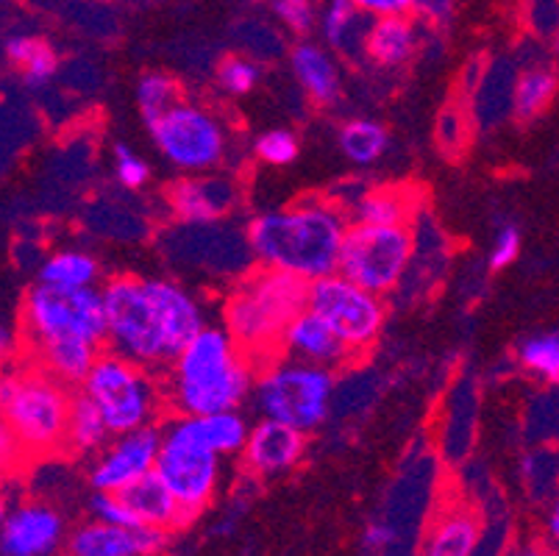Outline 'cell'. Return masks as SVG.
<instances>
[{
    "mask_svg": "<svg viewBox=\"0 0 559 556\" xmlns=\"http://www.w3.org/2000/svg\"><path fill=\"white\" fill-rule=\"evenodd\" d=\"M98 279H100L98 259H95L93 253L75 251V248L50 253L37 270L39 284H50V287H59V289L95 287Z\"/></svg>",
    "mask_w": 559,
    "mask_h": 556,
    "instance_id": "26",
    "label": "cell"
},
{
    "mask_svg": "<svg viewBox=\"0 0 559 556\" xmlns=\"http://www.w3.org/2000/svg\"><path fill=\"white\" fill-rule=\"evenodd\" d=\"M559 92V73L551 64H532V68L521 70L515 79V104H512V115L518 120L528 122L551 106Z\"/></svg>",
    "mask_w": 559,
    "mask_h": 556,
    "instance_id": "28",
    "label": "cell"
},
{
    "mask_svg": "<svg viewBox=\"0 0 559 556\" xmlns=\"http://www.w3.org/2000/svg\"><path fill=\"white\" fill-rule=\"evenodd\" d=\"M415 259V232L409 226L354 223L345 234L340 270L359 287L376 295L393 293Z\"/></svg>",
    "mask_w": 559,
    "mask_h": 556,
    "instance_id": "8",
    "label": "cell"
},
{
    "mask_svg": "<svg viewBox=\"0 0 559 556\" xmlns=\"http://www.w3.org/2000/svg\"><path fill=\"white\" fill-rule=\"evenodd\" d=\"M20 320L34 351L68 340H84L100 348L109 340L104 293L95 287L59 289L37 282L25 293Z\"/></svg>",
    "mask_w": 559,
    "mask_h": 556,
    "instance_id": "6",
    "label": "cell"
},
{
    "mask_svg": "<svg viewBox=\"0 0 559 556\" xmlns=\"http://www.w3.org/2000/svg\"><path fill=\"white\" fill-rule=\"evenodd\" d=\"M115 176L120 181V187L129 192L142 190L151 178V167L148 162L140 159L129 145L123 142H117L115 145Z\"/></svg>",
    "mask_w": 559,
    "mask_h": 556,
    "instance_id": "41",
    "label": "cell"
},
{
    "mask_svg": "<svg viewBox=\"0 0 559 556\" xmlns=\"http://www.w3.org/2000/svg\"><path fill=\"white\" fill-rule=\"evenodd\" d=\"M415 209H418V198L412 190H404V187H370L362 201L350 209V214H354V223L406 226Z\"/></svg>",
    "mask_w": 559,
    "mask_h": 556,
    "instance_id": "25",
    "label": "cell"
},
{
    "mask_svg": "<svg viewBox=\"0 0 559 556\" xmlns=\"http://www.w3.org/2000/svg\"><path fill=\"white\" fill-rule=\"evenodd\" d=\"M246 234L262 268L293 273L312 284L340 270L348 223L337 203L309 198L284 212L257 214Z\"/></svg>",
    "mask_w": 559,
    "mask_h": 556,
    "instance_id": "2",
    "label": "cell"
},
{
    "mask_svg": "<svg viewBox=\"0 0 559 556\" xmlns=\"http://www.w3.org/2000/svg\"><path fill=\"white\" fill-rule=\"evenodd\" d=\"M120 496L126 498L134 514L140 518L142 527H151V529H176V527H185L187 518H185V509L181 504L176 501V496L170 493L165 482L159 478V473L151 471L148 476L136 478L131 487H126Z\"/></svg>",
    "mask_w": 559,
    "mask_h": 556,
    "instance_id": "22",
    "label": "cell"
},
{
    "mask_svg": "<svg viewBox=\"0 0 559 556\" xmlns=\"http://www.w3.org/2000/svg\"><path fill=\"white\" fill-rule=\"evenodd\" d=\"M111 431L106 426L104 412L98 410L93 398L86 395L84 390H79L73 395V410H70V423H68V451L73 453H95L104 451V446L109 442Z\"/></svg>",
    "mask_w": 559,
    "mask_h": 556,
    "instance_id": "29",
    "label": "cell"
},
{
    "mask_svg": "<svg viewBox=\"0 0 559 556\" xmlns=\"http://www.w3.org/2000/svg\"><path fill=\"white\" fill-rule=\"evenodd\" d=\"M267 9L284 28L298 34V37L312 34L314 25L320 23L318 0H267Z\"/></svg>",
    "mask_w": 559,
    "mask_h": 556,
    "instance_id": "37",
    "label": "cell"
},
{
    "mask_svg": "<svg viewBox=\"0 0 559 556\" xmlns=\"http://www.w3.org/2000/svg\"><path fill=\"white\" fill-rule=\"evenodd\" d=\"M337 145L345 153V159L365 167L373 165V162H379L384 156V151L390 145V137L381 122L357 117V120H348L340 126Z\"/></svg>",
    "mask_w": 559,
    "mask_h": 556,
    "instance_id": "33",
    "label": "cell"
},
{
    "mask_svg": "<svg viewBox=\"0 0 559 556\" xmlns=\"http://www.w3.org/2000/svg\"><path fill=\"white\" fill-rule=\"evenodd\" d=\"M190 428L201 437L212 451L223 453H237L246 448L248 435H251V428L246 426L237 410L231 412H215V415H185Z\"/></svg>",
    "mask_w": 559,
    "mask_h": 556,
    "instance_id": "32",
    "label": "cell"
},
{
    "mask_svg": "<svg viewBox=\"0 0 559 556\" xmlns=\"http://www.w3.org/2000/svg\"><path fill=\"white\" fill-rule=\"evenodd\" d=\"M309 309L326 320L354 354L368 351L384 326V304L379 295L354 284L343 273L309 284Z\"/></svg>",
    "mask_w": 559,
    "mask_h": 556,
    "instance_id": "12",
    "label": "cell"
},
{
    "mask_svg": "<svg viewBox=\"0 0 559 556\" xmlns=\"http://www.w3.org/2000/svg\"><path fill=\"white\" fill-rule=\"evenodd\" d=\"M395 529L390 523H368L362 532V545L368 551H388L395 543Z\"/></svg>",
    "mask_w": 559,
    "mask_h": 556,
    "instance_id": "45",
    "label": "cell"
},
{
    "mask_svg": "<svg viewBox=\"0 0 559 556\" xmlns=\"http://www.w3.org/2000/svg\"><path fill=\"white\" fill-rule=\"evenodd\" d=\"M181 232H170V259H187L217 273H242L251 264L253 251L246 232L215 226V223H181Z\"/></svg>",
    "mask_w": 559,
    "mask_h": 556,
    "instance_id": "13",
    "label": "cell"
},
{
    "mask_svg": "<svg viewBox=\"0 0 559 556\" xmlns=\"http://www.w3.org/2000/svg\"><path fill=\"white\" fill-rule=\"evenodd\" d=\"M289 68L314 104L326 106L340 98V68L326 48L304 39L289 50Z\"/></svg>",
    "mask_w": 559,
    "mask_h": 556,
    "instance_id": "23",
    "label": "cell"
},
{
    "mask_svg": "<svg viewBox=\"0 0 559 556\" xmlns=\"http://www.w3.org/2000/svg\"><path fill=\"white\" fill-rule=\"evenodd\" d=\"M518 556H551V554H548V551H543V548H523Z\"/></svg>",
    "mask_w": 559,
    "mask_h": 556,
    "instance_id": "47",
    "label": "cell"
},
{
    "mask_svg": "<svg viewBox=\"0 0 559 556\" xmlns=\"http://www.w3.org/2000/svg\"><path fill=\"white\" fill-rule=\"evenodd\" d=\"M3 437L17 446V457H43L68 448V423L73 410L70 385L43 365L9 374L0 390Z\"/></svg>",
    "mask_w": 559,
    "mask_h": 556,
    "instance_id": "4",
    "label": "cell"
},
{
    "mask_svg": "<svg viewBox=\"0 0 559 556\" xmlns=\"http://www.w3.org/2000/svg\"><path fill=\"white\" fill-rule=\"evenodd\" d=\"M518 362L546 385H559V331L526 336L518 345Z\"/></svg>",
    "mask_w": 559,
    "mask_h": 556,
    "instance_id": "35",
    "label": "cell"
},
{
    "mask_svg": "<svg viewBox=\"0 0 559 556\" xmlns=\"http://www.w3.org/2000/svg\"><path fill=\"white\" fill-rule=\"evenodd\" d=\"M64 540V520L45 504H20L3 518V554L53 556Z\"/></svg>",
    "mask_w": 559,
    "mask_h": 556,
    "instance_id": "16",
    "label": "cell"
},
{
    "mask_svg": "<svg viewBox=\"0 0 559 556\" xmlns=\"http://www.w3.org/2000/svg\"><path fill=\"white\" fill-rule=\"evenodd\" d=\"M518 253H521V234H518L515 226H504L501 232H498L496 245H492L490 268L492 270L510 268V264L518 259Z\"/></svg>",
    "mask_w": 559,
    "mask_h": 556,
    "instance_id": "42",
    "label": "cell"
},
{
    "mask_svg": "<svg viewBox=\"0 0 559 556\" xmlns=\"http://www.w3.org/2000/svg\"><path fill=\"white\" fill-rule=\"evenodd\" d=\"M257 406L264 417L301 428L304 435L323 426L332 410L334 374L329 367L301 359L273 362L259 374Z\"/></svg>",
    "mask_w": 559,
    "mask_h": 556,
    "instance_id": "7",
    "label": "cell"
},
{
    "mask_svg": "<svg viewBox=\"0 0 559 556\" xmlns=\"http://www.w3.org/2000/svg\"><path fill=\"white\" fill-rule=\"evenodd\" d=\"M418 54V28L409 14L376 17L368 37V61L381 70H399Z\"/></svg>",
    "mask_w": 559,
    "mask_h": 556,
    "instance_id": "24",
    "label": "cell"
},
{
    "mask_svg": "<svg viewBox=\"0 0 559 556\" xmlns=\"http://www.w3.org/2000/svg\"><path fill=\"white\" fill-rule=\"evenodd\" d=\"M546 532H548V540H551V548L559 551V498H557V501H554L551 512H548Z\"/></svg>",
    "mask_w": 559,
    "mask_h": 556,
    "instance_id": "46",
    "label": "cell"
},
{
    "mask_svg": "<svg viewBox=\"0 0 559 556\" xmlns=\"http://www.w3.org/2000/svg\"><path fill=\"white\" fill-rule=\"evenodd\" d=\"M481 523L471 509L445 507L420 543L418 556H476Z\"/></svg>",
    "mask_w": 559,
    "mask_h": 556,
    "instance_id": "21",
    "label": "cell"
},
{
    "mask_svg": "<svg viewBox=\"0 0 559 556\" xmlns=\"http://www.w3.org/2000/svg\"><path fill=\"white\" fill-rule=\"evenodd\" d=\"M456 0H418L415 3V12L420 14V20H426L429 25L440 28V25L449 23L454 17Z\"/></svg>",
    "mask_w": 559,
    "mask_h": 556,
    "instance_id": "43",
    "label": "cell"
},
{
    "mask_svg": "<svg viewBox=\"0 0 559 556\" xmlns=\"http://www.w3.org/2000/svg\"><path fill=\"white\" fill-rule=\"evenodd\" d=\"M309 306V282L293 273L262 268L242 279L228 295L226 331L248 359H262L264 351L282 348L284 331Z\"/></svg>",
    "mask_w": 559,
    "mask_h": 556,
    "instance_id": "5",
    "label": "cell"
},
{
    "mask_svg": "<svg viewBox=\"0 0 559 556\" xmlns=\"http://www.w3.org/2000/svg\"><path fill=\"white\" fill-rule=\"evenodd\" d=\"M181 100H185L181 98V84L170 73H162V70L142 73L140 84H136V106H140L145 126H154L159 117L176 109Z\"/></svg>",
    "mask_w": 559,
    "mask_h": 556,
    "instance_id": "34",
    "label": "cell"
},
{
    "mask_svg": "<svg viewBox=\"0 0 559 556\" xmlns=\"http://www.w3.org/2000/svg\"><path fill=\"white\" fill-rule=\"evenodd\" d=\"M162 437L165 435L156 426H142L131 435L117 437L115 446L106 448L90 471V484L98 493H123L136 478L156 471Z\"/></svg>",
    "mask_w": 559,
    "mask_h": 556,
    "instance_id": "14",
    "label": "cell"
},
{
    "mask_svg": "<svg viewBox=\"0 0 559 556\" xmlns=\"http://www.w3.org/2000/svg\"><path fill=\"white\" fill-rule=\"evenodd\" d=\"M90 512H93L95 520H104V523L142 529L140 518H136L134 509L126 504V498L120 496V493H98V489H95L93 501H90Z\"/></svg>",
    "mask_w": 559,
    "mask_h": 556,
    "instance_id": "40",
    "label": "cell"
},
{
    "mask_svg": "<svg viewBox=\"0 0 559 556\" xmlns=\"http://www.w3.org/2000/svg\"><path fill=\"white\" fill-rule=\"evenodd\" d=\"M554 54L559 56V31H557V34H554Z\"/></svg>",
    "mask_w": 559,
    "mask_h": 556,
    "instance_id": "48",
    "label": "cell"
},
{
    "mask_svg": "<svg viewBox=\"0 0 559 556\" xmlns=\"http://www.w3.org/2000/svg\"><path fill=\"white\" fill-rule=\"evenodd\" d=\"M259 81V64L246 54H228L217 64V84L228 95H248Z\"/></svg>",
    "mask_w": 559,
    "mask_h": 556,
    "instance_id": "36",
    "label": "cell"
},
{
    "mask_svg": "<svg viewBox=\"0 0 559 556\" xmlns=\"http://www.w3.org/2000/svg\"><path fill=\"white\" fill-rule=\"evenodd\" d=\"M100 348L93 343H84V340H68V343H53L45 345L37 351V365H43L45 370L62 379L64 385L81 387L84 379L90 376V370L98 362Z\"/></svg>",
    "mask_w": 559,
    "mask_h": 556,
    "instance_id": "27",
    "label": "cell"
},
{
    "mask_svg": "<svg viewBox=\"0 0 559 556\" xmlns=\"http://www.w3.org/2000/svg\"><path fill=\"white\" fill-rule=\"evenodd\" d=\"M3 556H9V554H3Z\"/></svg>",
    "mask_w": 559,
    "mask_h": 556,
    "instance_id": "49",
    "label": "cell"
},
{
    "mask_svg": "<svg viewBox=\"0 0 559 556\" xmlns=\"http://www.w3.org/2000/svg\"><path fill=\"white\" fill-rule=\"evenodd\" d=\"M376 14L365 12L354 0H323L320 7V31L334 54L350 61L368 59V37Z\"/></svg>",
    "mask_w": 559,
    "mask_h": 556,
    "instance_id": "20",
    "label": "cell"
},
{
    "mask_svg": "<svg viewBox=\"0 0 559 556\" xmlns=\"http://www.w3.org/2000/svg\"><path fill=\"white\" fill-rule=\"evenodd\" d=\"M251 359L223 329H203L173 362V404L179 415L231 412L253 390Z\"/></svg>",
    "mask_w": 559,
    "mask_h": 556,
    "instance_id": "3",
    "label": "cell"
},
{
    "mask_svg": "<svg viewBox=\"0 0 559 556\" xmlns=\"http://www.w3.org/2000/svg\"><path fill=\"white\" fill-rule=\"evenodd\" d=\"M165 540L162 529H129L93 520L70 534L68 556H154Z\"/></svg>",
    "mask_w": 559,
    "mask_h": 556,
    "instance_id": "18",
    "label": "cell"
},
{
    "mask_svg": "<svg viewBox=\"0 0 559 556\" xmlns=\"http://www.w3.org/2000/svg\"><path fill=\"white\" fill-rule=\"evenodd\" d=\"M167 206L181 223H221L240 206V187L226 176H187L167 187Z\"/></svg>",
    "mask_w": 559,
    "mask_h": 556,
    "instance_id": "15",
    "label": "cell"
},
{
    "mask_svg": "<svg viewBox=\"0 0 559 556\" xmlns=\"http://www.w3.org/2000/svg\"><path fill=\"white\" fill-rule=\"evenodd\" d=\"M159 153L185 173L212 170L226 156V131L210 109L181 100L176 109L148 126Z\"/></svg>",
    "mask_w": 559,
    "mask_h": 556,
    "instance_id": "11",
    "label": "cell"
},
{
    "mask_svg": "<svg viewBox=\"0 0 559 556\" xmlns=\"http://www.w3.org/2000/svg\"><path fill=\"white\" fill-rule=\"evenodd\" d=\"M156 473L170 487L176 501L185 509L187 523H190L195 514L210 507L212 496H215L217 478H221V453L212 451L192 431L187 417L179 415L162 437Z\"/></svg>",
    "mask_w": 559,
    "mask_h": 556,
    "instance_id": "10",
    "label": "cell"
},
{
    "mask_svg": "<svg viewBox=\"0 0 559 556\" xmlns=\"http://www.w3.org/2000/svg\"><path fill=\"white\" fill-rule=\"evenodd\" d=\"M304 448H307V437L301 428L264 417L248 435L242 462L257 476H278L301 462Z\"/></svg>",
    "mask_w": 559,
    "mask_h": 556,
    "instance_id": "17",
    "label": "cell"
},
{
    "mask_svg": "<svg viewBox=\"0 0 559 556\" xmlns=\"http://www.w3.org/2000/svg\"><path fill=\"white\" fill-rule=\"evenodd\" d=\"M109 320V351L142 367L173 365L201 334V304L165 279L115 275L100 287Z\"/></svg>",
    "mask_w": 559,
    "mask_h": 556,
    "instance_id": "1",
    "label": "cell"
},
{
    "mask_svg": "<svg viewBox=\"0 0 559 556\" xmlns=\"http://www.w3.org/2000/svg\"><path fill=\"white\" fill-rule=\"evenodd\" d=\"M7 59L28 84H45L59 73V54L53 45L34 34H14L7 43Z\"/></svg>",
    "mask_w": 559,
    "mask_h": 556,
    "instance_id": "30",
    "label": "cell"
},
{
    "mask_svg": "<svg viewBox=\"0 0 559 556\" xmlns=\"http://www.w3.org/2000/svg\"><path fill=\"white\" fill-rule=\"evenodd\" d=\"M253 151H257V156L264 162V165L284 167L289 165V162H296L298 140L289 134V131L273 129V131H264V134L259 137Z\"/></svg>",
    "mask_w": 559,
    "mask_h": 556,
    "instance_id": "39",
    "label": "cell"
},
{
    "mask_svg": "<svg viewBox=\"0 0 559 556\" xmlns=\"http://www.w3.org/2000/svg\"><path fill=\"white\" fill-rule=\"evenodd\" d=\"M354 3L362 7L365 12L376 14V17H393V14L415 12L418 0H354Z\"/></svg>",
    "mask_w": 559,
    "mask_h": 556,
    "instance_id": "44",
    "label": "cell"
},
{
    "mask_svg": "<svg viewBox=\"0 0 559 556\" xmlns=\"http://www.w3.org/2000/svg\"><path fill=\"white\" fill-rule=\"evenodd\" d=\"M437 142H440V147H443L449 156H454V159L460 153H465L467 117L456 104L445 106V109L440 111V117H437Z\"/></svg>",
    "mask_w": 559,
    "mask_h": 556,
    "instance_id": "38",
    "label": "cell"
},
{
    "mask_svg": "<svg viewBox=\"0 0 559 556\" xmlns=\"http://www.w3.org/2000/svg\"><path fill=\"white\" fill-rule=\"evenodd\" d=\"M282 351L293 359L301 362H312V365L320 367H345L354 362V351L340 340L337 331L326 323V320L314 315L312 309H304L289 329L284 331V343Z\"/></svg>",
    "mask_w": 559,
    "mask_h": 556,
    "instance_id": "19",
    "label": "cell"
},
{
    "mask_svg": "<svg viewBox=\"0 0 559 556\" xmlns=\"http://www.w3.org/2000/svg\"><path fill=\"white\" fill-rule=\"evenodd\" d=\"M145 370L148 367L109 351L98 356L81 385V390L104 412L111 437H123L136 428L151 426V417L156 415V387Z\"/></svg>",
    "mask_w": 559,
    "mask_h": 556,
    "instance_id": "9",
    "label": "cell"
},
{
    "mask_svg": "<svg viewBox=\"0 0 559 556\" xmlns=\"http://www.w3.org/2000/svg\"><path fill=\"white\" fill-rule=\"evenodd\" d=\"M518 73L510 68V64H492L487 70L485 81L476 90V120L479 126L490 129L504 115H510L512 104H515V81Z\"/></svg>",
    "mask_w": 559,
    "mask_h": 556,
    "instance_id": "31",
    "label": "cell"
}]
</instances>
